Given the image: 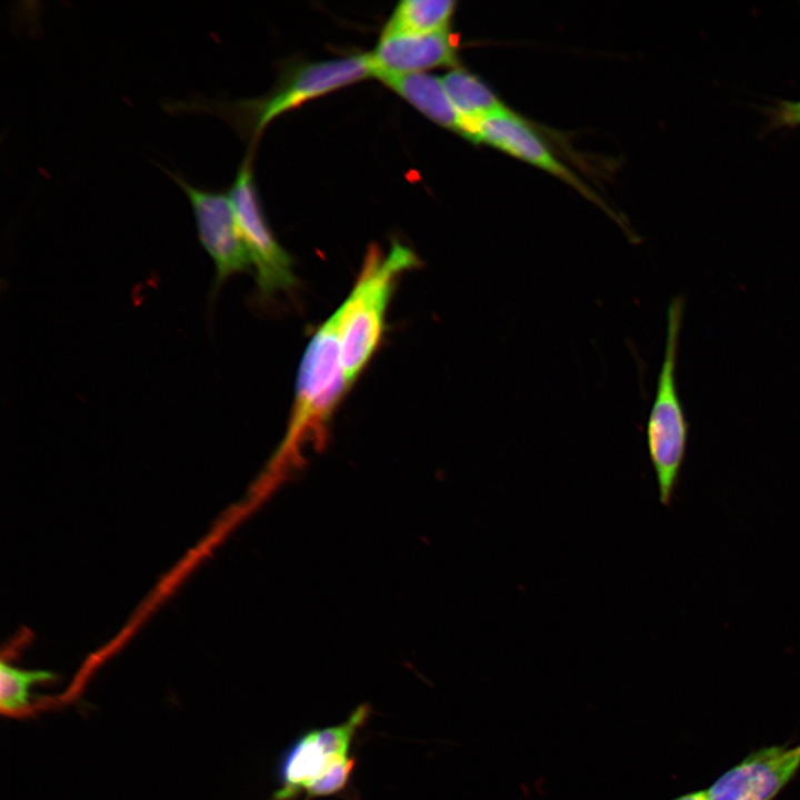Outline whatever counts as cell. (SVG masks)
<instances>
[{
  "label": "cell",
  "instance_id": "obj_13",
  "mask_svg": "<svg viewBox=\"0 0 800 800\" xmlns=\"http://www.w3.org/2000/svg\"><path fill=\"white\" fill-rule=\"evenodd\" d=\"M454 10L452 0H403L394 8L381 36L448 30Z\"/></svg>",
  "mask_w": 800,
  "mask_h": 800
},
{
  "label": "cell",
  "instance_id": "obj_2",
  "mask_svg": "<svg viewBox=\"0 0 800 800\" xmlns=\"http://www.w3.org/2000/svg\"><path fill=\"white\" fill-rule=\"evenodd\" d=\"M373 77L369 53L307 62L286 72L267 96L231 103L202 99L168 102L170 112H207L228 120L247 137L257 139L280 114L314 98Z\"/></svg>",
  "mask_w": 800,
  "mask_h": 800
},
{
  "label": "cell",
  "instance_id": "obj_16",
  "mask_svg": "<svg viewBox=\"0 0 800 800\" xmlns=\"http://www.w3.org/2000/svg\"><path fill=\"white\" fill-rule=\"evenodd\" d=\"M673 800H706V792H704V790L689 792V793L682 794Z\"/></svg>",
  "mask_w": 800,
  "mask_h": 800
},
{
  "label": "cell",
  "instance_id": "obj_8",
  "mask_svg": "<svg viewBox=\"0 0 800 800\" xmlns=\"http://www.w3.org/2000/svg\"><path fill=\"white\" fill-rule=\"evenodd\" d=\"M800 768V744L762 748L704 790L706 800H773Z\"/></svg>",
  "mask_w": 800,
  "mask_h": 800
},
{
  "label": "cell",
  "instance_id": "obj_3",
  "mask_svg": "<svg viewBox=\"0 0 800 800\" xmlns=\"http://www.w3.org/2000/svg\"><path fill=\"white\" fill-rule=\"evenodd\" d=\"M348 382L341 363L338 318L333 312L313 333L301 360L286 436L276 464L294 460L308 442H322L346 397Z\"/></svg>",
  "mask_w": 800,
  "mask_h": 800
},
{
  "label": "cell",
  "instance_id": "obj_9",
  "mask_svg": "<svg viewBox=\"0 0 800 800\" xmlns=\"http://www.w3.org/2000/svg\"><path fill=\"white\" fill-rule=\"evenodd\" d=\"M466 139L484 143L531 163L567 183L590 200L600 202L594 193L550 150L537 131L508 108L468 126Z\"/></svg>",
  "mask_w": 800,
  "mask_h": 800
},
{
  "label": "cell",
  "instance_id": "obj_14",
  "mask_svg": "<svg viewBox=\"0 0 800 800\" xmlns=\"http://www.w3.org/2000/svg\"><path fill=\"white\" fill-rule=\"evenodd\" d=\"M58 680L48 670H28L12 666L6 659L0 664V708L2 714L24 719L32 718L36 696L31 687L37 683H52Z\"/></svg>",
  "mask_w": 800,
  "mask_h": 800
},
{
  "label": "cell",
  "instance_id": "obj_4",
  "mask_svg": "<svg viewBox=\"0 0 800 800\" xmlns=\"http://www.w3.org/2000/svg\"><path fill=\"white\" fill-rule=\"evenodd\" d=\"M370 714L368 704L357 707L343 722L314 729L299 737L279 766V788L271 800L324 797L344 791L356 767L351 747Z\"/></svg>",
  "mask_w": 800,
  "mask_h": 800
},
{
  "label": "cell",
  "instance_id": "obj_11",
  "mask_svg": "<svg viewBox=\"0 0 800 800\" xmlns=\"http://www.w3.org/2000/svg\"><path fill=\"white\" fill-rule=\"evenodd\" d=\"M379 80L434 123L464 137L466 123L451 103L441 78L419 72L389 74Z\"/></svg>",
  "mask_w": 800,
  "mask_h": 800
},
{
  "label": "cell",
  "instance_id": "obj_12",
  "mask_svg": "<svg viewBox=\"0 0 800 800\" xmlns=\"http://www.w3.org/2000/svg\"><path fill=\"white\" fill-rule=\"evenodd\" d=\"M441 81L451 103L466 123V132L469 124L507 108L484 82L464 69L453 68Z\"/></svg>",
  "mask_w": 800,
  "mask_h": 800
},
{
  "label": "cell",
  "instance_id": "obj_6",
  "mask_svg": "<svg viewBox=\"0 0 800 800\" xmlns=\"http://www.w3.org/2000/svg\"><path fill=\"white\" fill-rule=\"evenodd\" d=\"M237 226L256 270L259 293L271 298L297 284L291 256L280 246L264 218L257 193L251 157H247L229 191Z\"/></svg>",
  "mask_w": 800,
  "mask_h": 800
},
{
  "label": "cell",
  "instance_id": "obj_1",
  "mask_svg": "<svg viewBox=\"0 0 800 800\" xmlns=\"http://www.w3.org/2000/svg\"><path fill=\"white\" fill-rule=\"evenodd\" d=\"M418 264L417 254L401 242L393 241L387 252L376 244L368 248L353 288L334 311L341 363L350 384L380 346L388 306L399 278Z\"/></svg>",
  "mask_w": 800,
  "mask_h": 800
},
{
  "label": "cell",
  "instance_id": "obj_5",
  "mask_svg": "<svg viewBox=\"0 0 800 800\" xmlns=\"http://www.w3.org/2000/svg\"><path fill=\"white\" fill-rule=\"evenodd\" d=\"M683 296H676L667 309L663 359L647 423V446L656 473L659 499L670 506L686 458L689 424L679 397L677 363L684 313Z\"/></svg>",
  "mask_w": 800,
  "mask_h": 800
},
{
  "label": "cell",
  "instance_id": "obj_10",
  "mask_svg": "<svg viewBox=\"0 0 800 800\" xmlns=\"http://www.w3.org/2000/svg\"><path fill=\"white\" fill-rule=\"evenodd\" d=\"M373 77L419 73L440 67L458 68V42L449 29L430 33L381 36L369 52Z\"/></svg>",
  "mask_w": 800,
  "mask_h": 800
},
{
  "label": "cell",
  "instance_id": "obj_7",
  "mask_svg": "<svg viewBox=\"0 0 800 800\" xmlns=\"http://www.w3.org/2000/svg\"><path fill=\"white\" fill-rule=\"evenodd\" d=\"M190 201L199 240L216 266L214 286L248 271L250 258L242 242L229 193L200 188L179 172L167 171Z\"/></svg>",
  "mask_w": 800,
  "mask_h": 800
},
{
  "label": "cell",
  "instance_id": "obj_15",
  "mask_svg": "<svg viewBox=\"0 0 800 800\" xmlns=\"http://www.w3.org/2000/svg\"><path fill=\"white\" fill-rule=\"evenodd\" d=\"M770 129H794L800 127V98L798 100H780L768 109Z\"/></svg>",
  "mask_w": 800,
  "mask_h": 800
}]
</instances>
